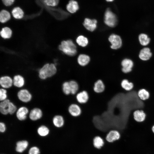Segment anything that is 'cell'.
Instances as JSON below:
<instances>
[{
    "label": "cell",
    "mask_w": 154,
    "mask_h": 154,
    "mask_svg": "<svg viewBox=\"0 0 154 154\" xmlns=\"http://www.w3.org/2000/svg\"><path fill=\"white\" fill-rule=\"evenodd\" d=\"M57 71L55 64L52 63H46L39 70V77L42 80H45L54 76L56 73Z\"/></svg>",
    "instance_id": "6da1fadb"
},
{
    "label": "cell",
    "mask_w": 154,
    "mask_h": 154,
    "mask_svg": "<svg viewBox=\"0 0 154 154\" xmlns=\"http://www.w3.org/2000/svg\"><path fill=\"white\" fill-rule=\"evenodd\" d=\"M58 48L64 54L69 56H74L77 52L76 46L71 40L62 41L59 46Z\"/></svg>",
    "instance_id": "7a4b0ae2"
},
{
    "label": "cell",
    "mask_w": 154,
    "mask_h": 154,
    "mask_svg": "<svg viewBox=\"0 0 154 154\" xmlns=\"http://www.w3.org/2000/svg\"><path fill=\"white\" fill-rule=\"evenodd\" d=\"M104 22L107 26L111 27H115L117 24L116 15L109 8L107 9L105 12Z\"/></svg>",
    "instance_id": "3957f363"
},
{
    "label": "cell",
    "mask_w": 154,
    "mask_h": 154,
    "mask_svg": "<svg viewBox=\"0 0 154 154\" xmlns=\"http://www.w3.org/2000/svg\"><path fill=\"white\" fill-rule=\"evenodd\" d=\"M108 40L111 44L110 47L113 49L120 48L122 44V41L121 37L118 35L112 34L109 37Z\"/></svg>",
    "instance_id": "277c9868"
},
{
    "label": "cell",
    "mask_w": 154,
    "mask_h": 154,
    "mask_svg": "<svg viewBox=\"0 0 154 154\" xmlns=\"http://www.w3.org/2000/svg\"><path fill=\"white\" fill-rule=\"evenodd\" d=\"M121 72L124 74H128L131 72L133 66V63L131 59L125 58L121 62Z\"/></svg>",
    "instance_id": "5b68a950"
},
{
    "label": "cell",
    "mask_w": 154,
    "mask_h": 154,
    "mask_svg": "<svg viewBox=\"0 0 154 154\" xmlns=\"http://www.w3.org/2000/svg\"><path fill=\"white\" fill-rule=\"evenodd\" d=\"M17 96L18 99L24 103L29 102L32 98L31 94L26 89L20 90L17 93Z\"/></svg>",
    "instance_id": "8992f818"
},
{
    "label": "cell",
    "mask_w": 154,
    "mask_h": 154,
    "mask_svg": "<svg viewBox=\"0 0 154 154\" xmlns=\"http://www.w3.org/2000/svg\"><path fill=\"white\" fill-rule=\"evenodd\" d=\"M121 135L119 131L116 129L110 131L107 134L105 139L108 142L113 143L119 140Z\"/></svg>",
    "instance_id": "52a82bcc"
},
{
    "label": "cell",
    "mask_w": 154,
    "mask_h": 154,
    "mask_svg": "<svg viewBox=\"0 0 154 154\" xmlns=\"http://www.w3.org/2000/svg\"><path fill=\"white\" fill-rule=\"evenodd\" d=\"M97 23V21L95 19L86 18L84 19L83 25L87 30L92 32L96 28Z\"/></svg>",
    "instance_id": "ba28073f"
},
{
    "label": "cell",
    "mask_w": 154,
    "mask_h": 154,
    "mask_svg": "<svg viewBox=\"0 0 154 154\" xmlns=\"http://www.w3.org/2000/svg\"><path fill=\"white\" fill-rule=\"evenodd\" d=\"M68 111L70 114L74 117H78L82 113L80 107L76 104H71L68 107Z\"/></svg>",
    "instance_id": "9c48e42d"
},
{
    "label": "cell",
    "mask_w": 154,
    "mask_h": 154,
    "mask_svg": "<svg viewBox=\"0 0 154 154\" xmlns=\"http://www.w3.org/2000/svg\"><path fill=\"white\" fill-rule=\"evenodd\" d=\"M0 84L3 88H9L13 84V79L9 76H1L0 78Z\"/></svg>",
    "instance_id": "30bf717a"
},
{
    "label": "cell",
    "mask_w": 154,
    "mask_h": 154,
    "mask_svg": "<svg viewBox=\"0 0 154 154\" xmlns=\"http://www.w3.org/2000/svg\"><path fill=\"white\" fill-rule=\"evenodd\" d=\"M133 115L134 119L138 122L144 121L146 117V113L142 110H135L133 112Z\"/></svg>",
    "instance_id": "8fae6325"
},
{
    "label": "cell",
    "mask_w": 154,
    "mask_h": 154,
    "mask_svg": "<svg viewBox=\"0 0 154 154\" xmlns=\"http://www.w3.org/2000/svg\"><path fill=\"white\" fill-rule=\"evenodd\" d=\"M76 98L80 104H84L86 103L89 100V94L86 91L83 90L77 93Z\"/></svg>",
    "instance_id": "7c38bea8"
},
{
    "label": "cell",
    "mask_w": 154,
    "mask_h": 154,
    "mask_svg": "<svg viewBox=\"0 0 154 154\" xmlns=\"http://www.w3.org/2000/svg\"><path fill=\"white\" fill-rule=\"evenodd\" d=\"M42 116L41 110L38 108H35L30 112L29 114L30 119L33 121H36L40 119Z\"/></svg>",
    "instance_id": "4fadbf2b"
},
{
    "label": "cell",
    "mask_w": 154,
    "mask_h": 154,
    "mask_svg": "<svg viewBox=\"0 0 154 154\" xmlns=\"http://www.w3.org/2000/svg\"><path fill=\"white\" fill-rule=\"evenodd\" d=\"M29 112L28 109L25 106H22L19 108L16 112V116L17 118L20 121L25 120L27 115Z\"/></svg>",
    "instance_id": "5bb4252c"
},
{
    "label": "cell",
    "mask_w": 154,
    "mask_h": 154,
    "mask_svg": "<svg viewBox=\"0 0 154 154\" xmlns=\"http://www.w3.org/2000/svg\"><path fill=\"white\" fill-rule=\"evenodd\" d=\"M152 55L150 49L148 47H145L140 50L139 56L141 60L146 61L149 60Z\"/></svg>",
    "instance_id": "9a60e30c"
},
{
    "label": "cell",
    "mask_w": 154,
    "mask_h": 154,
    "mask_svg": "<svg viewBox=\"0 0 154 154\" xmlns=\"http://www.w3.org/2000/svg\"><path fill=\"white\" fill-rule=\"evenodd\" d=\"M68 11L72 13H75L79 9L78 2L74 0H70L66 6Z\"/></svg>",
    "instance_id": "2e32d148"
},
{
    "label": "cell",
    "mask_w": 154,
    "mask_h": 154,
    "mask_svg": "<svg viewBox=\"0 0 154 154\" xmlns=\"http://www.w3.org/2000/svg\"><path fill=\"white\" fill-rule=\"evenodd\" d=\"M105 88V85L102 80H98L94 83L93 90L96 93H102L104 91Z\"/></svg>",
    "instance_id": "e0dca14e"
},
{
    "label": "cell",
    "mask_w": 154,
    "mask_h": 154,
    "mask_svg": "<svg viewBox=\"0 0 154 154\" xmlns=\"http://www.w3.org/2000/svg\"><path fill=\"white\" fill-rule=\"evenodd\" d=\"M13 85L15 87L21 88L25 84V80L23 77L20 75L15 76L13 79Z\"/></svg>",
    "instance_id": "ac0fdd59"
},
{
    "label": "cell",
    "mask_w": 154,
    "mask_h": 154,
    "mask_svg": "<svg viewBox=\"0 0 154 154\" xmlns=\"http://www.w3.org/2000/svg\"><path fill=\"white\" fill-rule=\"evenodd\" d=\"M10 101L6 99L1 101L0 103V112L3 115H7L9 114V105Z\"/></svg>",
    "instance_id": "d6986e66"
},
{
    "label": "cell",
    "mask_w": 154,
    "mask_h": 154,
    "mask_svg": "<svg viewBox=\"0 0 154 154\" xmlns=\"http://www.w3.org/2000/svg\"><path fill=\"white\" fill-rule=\"evenodd\" d=\"M11 13L13 17L17 19H22L24 15L23 11L19 7H14L12 10Z\"/></svg>",
    "instance_id": "ffe728a7"
},
{
    "label": "cell",
    "mask_w": 154,
    "mask_h": 154,
    "mask_svg": "<svg viewBox=\"0 0 154 154\" xmlns=\"http://www.w3.org/2000/svg\"><path fill=\"white\" fill-rule=\"evenodd\" d=\"M52 122L54 125L58 128L62 127L64 123V119L63 116L60 115L55 116L53 118Z\"/></svg>",
    "instance_id": "44dd1931"
},
{
    "label": "cell",
    "mask_w": 154,
    "mask_h": 154,
    "mask_svg": "<svg viewBox=\"0 0 154 154\" xmlns=\"http://www.w3.org/2000/svg\"><path fill=\"white\" fill-rule=\"evenodd\" d=\"M137 94L139 98L143 101L148 99L150 96L149 92L144 88L140 89L137 92Z\"/></svg>",
    "instance_id": "7402d4cb"
},
{
    "label": "cell",
    "mask_w": 154,
    "mask_h": 154,
    "mask_svg": "<svg viewBox=\"0 0 154 154\" xmlns=\"http://www.w3.org/2000/svg\"><path fill=\"white\" fill-rule=\"evenodd\" d=\"M121 88L127 91H130L132 90L134 88V84L131 82H129L127 79L123 80L121 83Z\"/></svg>",
    "instance_id": "603a6c76"
},
{
    "label": "cell",
    "mask_w": 154,
    "mask_h": 154,
    "mask_svg": "<svg viewBox=\"0 0 154 154\" xmlns=\"http://www.w3.org/2000/svg\"><path fill=\"white\" fill-rule=\"evenodd\" d=\"M78 62L79 64L82 66H85L89 63L90 58L89 56L85 54H80L78 58Z\"/></svg>",
    "instance_id": "cb8c5ba5"
},
{
    "label": "cell",
    "mask_w": 154,
    "mask_h": 154,
    "mask_svg": "<svg viewBox=\"0 0 154 154\" xmlns=\"http://www.w3.org/2000/svg\"><path fill=\"white\" fill-rule=\"evenodd\" d=\"M105 143L104 139L100 136H96L93 139V144L95 148L101 149L104 145Z\"/></svg>",
    "instance_id": "d4e9b609"
},
{
    "label": "cell",
    "mask_w": 154,
    "mask_h": 154,
    "mask_svg": "<svg viewBox=\"0 0 154 154\" xmlns=\"http://www.w3.org/2000/svg\"><path fill=\"white\" fill-rule=\"evenodd\" d=\"M11 18V15L7 11L3 9L0 13V21L2 23H5L9 21Z\"/></svg>",
    "instance_id": "484cf974"
},
{
    "label": "cell",
    "mask_w": 154,
    "mask_h": 154,
    "mask_svg": "<svg viewBox=\"0 0 154 154\" xmlns=\"http://www.w3.org/2000/svg\"><path fill=\"white\" fill-rule=\"evenodd\" d=\"M12 32L9 27H5L3 28L0 32V35L3 38L7 39L10 38L12 36Z\"/></svg>",
    "instance_id": "4316f807"
},
{
    "label": "cell",
    "mask_w": 154,
    "mask_h": 154,
    "mask_svg": "<svg viewBox=\"0 0 154 154\" xmlns=\"http://www.w3.org/2000/svg\"><path fill=\"white\" fill-rule=\"evenodd\" d=\"M28 145V143L27 141H19L16 144V150L17 152L22 153L27 148Z\"/></svg>",
    "instance_id": "83f0119b"
},
{
    "label": "cell",
    "mask_w": 154,
    "mask_h": 154,
    "mask_svg": "<svg viewBox=\"0 0 154 154\" xmlns=\"http://www.w3.org/2000/svg\"><path fill=\"white\" fill-rule=\"evenodd\" d=\"M139 42L142 45L146 46L149 44L150 42V38L148 35L144 33L140 34L138 37Z\"/></svg>",
    "instance_id": "f1b7e54d"
},
{
    "label": "cell",
    "mask_w": 154,
    "mask_h": 154,
    "mask_svg": "<svg viewBox=\"0 0 154 154\" xmlns=\"http://www.w3.org/2000/svg\"><path fill=\"white\" fill-rule=\"evenodd\" d=\"M76 42L79 46L83 47L86 46L88 43V38L82 35L78 37L76 39Z\"/></svg>",
    "instance_id": "f546056e"
},
{
    "label": "cell",
    "mask_w": 154,
    "mask_h": 154,
    "mask_svg": "<svg viewBox=\"0 0 154 154\" xmlns=\"http://www.w3.org/2000/svg\"><path fill=\"white\" fill-rule=\"evenodd\" d=\"M69 82L71 94L74 95L76 94L79 88L78 84L76 81L73 80H71Z\"/></svg>",
    "instance_id": "4dcf8cb0"
},
{
    "label": "cell",
    "mask_w": 154,
    "mask_h": 154,
    "mask_svg": "<svg viewBox=\"0 0 154 154\" xmlns=\"http://www.w3.org/2000/svg\"><path fill=\"white\" fill-rule=\"evenodd\" d=\"M49 130L48 128L44 125H41L37 129L38 134L42 136H45L49 133Z\"/></svg>",
    "instance_id": "1f68e13d"
},
{
    "label": "cell",
    "mask_w": 154,
    "mask_h": 154,
    "mask_svg": "<svg viewBox=\"0 0 154 154\" xmlns=\"http://www.w3.org/2000/svg\"><path fill=\"white\" fill-rule=\"evenodd\" d=\"M62 90L63 93L66 95L71 94L70 88L69 81L64 82L62 84Z\"/></svg>",
    "instance_id": "d6a6232c"
},
{
    "label": "cell",
    "mask_w": 154,
    "mask_h": 154,
    "mask_svg": "<svg viewBox=\"0 0 154 154\" xmlns=\"http://www.w3.org/2000/svg\"><path fill=\"white\" fill-rule=\"evenodd\" d=\"M43 3L46 5L54 7L58 4L55 0H42Z\"/></svg>",
    "instance_id": "836d02e7"
},
{
    "label": "cell",
    "mask_w": 154,
    "mask_h": 154,
    "mask_svg": "<svg viewBox=\"0 0 154 154\" xmlns=\"http://www.w3.org/2000/svg\"><path fill=\"white\" fill-rule=\"evenodd\" d=\"M7 97V91L5 88H1L0 89V100L2 101L6 100Z\"/></svg>",
    "instance_id": "e575fe53"
},
{
    "label": "cell",
    "mask_w": 154,
    "mask_h": 154,
    "mask_svg": "<svg viewBox=\"0 0 154 154\" xmlns=\"http://www.w3.org/2000/svg\"><path fill=\"white\" fill-rule=\"evenodd\" d=\"M17 109L16 106L12 102H10L9 105V114L11 115L13 114L16 112Z\"/></svg>",
    "instance_id": "d590c367"
},
{
    "label": "cell",
    "mask_w": 154,
    "mask_h": 154,
    "mask_svg": "<svg viewBox=\"0 0 154 154\" xmlns=\"http://www.w3.org/2000/svg\"><path fill=\"white\" fill-rule=\"evenodd\" d=\"M39 149L36 147H33L30 149L29 154H39Z\"/></svg>",
    "instance_id": "8d00e7d4"
},
{
    "label": "cell",
    "mask_w": 154,
    "mask_h": 154,
    "mask_svg": "<svg viewBox=\"0 0 154 154\" xmlns=\"http://www.w3.org/2000/svg\"><path fill=\"white\" fill-rule=\"evenodd\" d=\"M15 0H2L3 3L6 6H9L13 4Z\"/></svg>",
    "instance_id": "74e56055"
},
{
    "label": "cell",
    "mask_w": 154,
    "mask_h": 154,
    "mask_svg": "<svg viewBox=\"0 0 154 154\" xmlns=\"http://www.w3.org/2000/svg\"><path fill=\"white\" fill-rule=\"evenodd\" d=\"M6 130V126L5 123L3 122L0 123V131L1 132H4Z\"/></svg>",
    "instance_id": "f35d334b"
},
{
    "label": "cell",
    "mask_w": 154,
    "mask_h": 154,
    "mask_svg": "<svg viewBox=\"0 0 154 154\" xmlns=\"http://www.w3.org/2000/svg\"><path fill=\"white\" fill-rule=\"evenodd\" d=\"M151 129L152 132L154 133V125L152 127Z\"/></svg>",
    "instance_id": "ab89813d"
},
{
    "label": "cell",
    "mask_w": 154,
    "mask_h": 154,
    "mask_svg": "<svg viewBox=\"0 0 154 154\" xmlns=\"http://www.w3.org/2000/svg\"><path fill=\"white\" fill-rule=\"evenodd\" d=\"M106 0L108 2H112L114 0Z\"/></svg>",
    "instance_id": "60d3db41"
}]
</instances>
